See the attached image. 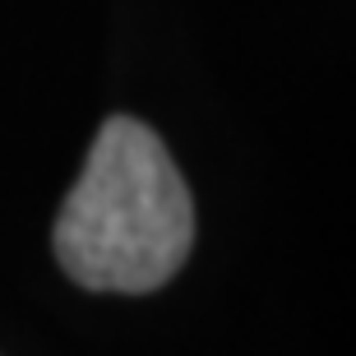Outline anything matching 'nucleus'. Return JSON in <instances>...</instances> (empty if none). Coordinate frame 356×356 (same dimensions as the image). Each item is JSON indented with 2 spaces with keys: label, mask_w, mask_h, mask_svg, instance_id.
Masks as SVG:
<instances>
[{
  "label": "nucleus",
  "mask_w": 356,
  "mask_h": 356,
  "mask_svg": "<svg viewBox=\"0 0 356 356\" xmlns=\"http://www.w3.org/2000/svg\"><path fill=\"white\" fill-rule=\"evenodd\" d=\"M195 204L158 134L111 116L56 218V259L88 291H158L185 264Z\"/></svg>",
  "instance_id": "1"
}]
</instances>
